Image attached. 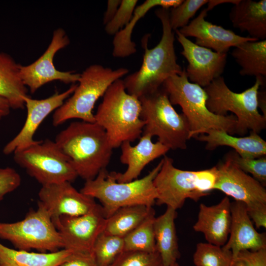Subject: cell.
Wrapping results in <instances>:
<instances>
[{
	"mask_svg": "<svg viewBox=\"0 0 266 266\" xmlns=\"http://www.w3.org/2000/svg\"><path fill=\"white\" fill-rule=\"evenodd\" d=\"M38 195V202L47 210L54 225L62 216L85 214L98 204L94 198L77 191L69 182L41 186Z\"/></svg>",
	"mask_w": 266,
	"mask_h": 266,
	"instance_id": "15",
	"label": "cell"
},
{
	"mask_svg": "<svg viewBox=\"0 0 266 266\" xmlns=\"http://www.w3.org/2000/svg\"><path fill=\"white\" fill-rule=\"evenodd\" d=\"M169 11L161 7L155 11L162 25L161 39L156 46L149 49L148 37L143 38L144 54L141 66L123 80L127 92L138 99L156 92L168 77L180 74L183 71L177 62L174 33L169 23Z\"/></svg>",
	"mask_w": 266,
	"mask_h": 266,
	"instance_id": "2",
	"label": "cell"
},
{
	"mask_svg": "<svg viewBox=\"0 0 266 266\" xmlns=\"http://www.w3.org/2000/svg\"><path fill=\"white\" fill-rule=\"evenodd\" d=\"M227 156L239 169L246 173L251 174L254 178L264 186H266V156L255 159H245L235 151L229 153Z\"/></svg>",
	"mask_w": 266,
	"mask_h": 266,
	"instance_id": "35",
	"label": "cell"
},
{
	"mask_svg": "<svg viewBox=\"0 0 266 266\" xmlns=\"http://www.w3.org/2000/svg\"><path fill=\"white\" fill-rule=\"evenodd\" d=\"M176 210L167 207L166 211L154 221V231L157 251L164 266H170L180 257L175 225Z\"/></svg>",
	"mask_w": 266,
	"mask_h": 266,
	"instance_id": "24",
	"label": "cell"
},
{
	"mask_svg": "<svg viewBox=\"0 0 266 266\" xmlns=\"http://www.w3.org/2000/svg\"><path fill=\"white\" fill-rule=\"evenodd\" d=\"M136 0H122L117 12L111 20L105 25V31L109 35H115L131 20Z\"/></svg>",
	"mask_w": 266,
	"mask_h": 266,
	"instance_id": "36",
	"label": "cell"
},
{
	"mask_svg": "<svg viewBox=\"0 0 266 266\" xmlns=\"http://www.w3.org/2000/svg\"><path fill=\"white\" fill-rule=\"evenodd\" d=\"M175 31L183 48L181 54L188 63L185 71L190 82L204 88L221 76L226 66L227 54L200 46L183 36L178 30Z\"/></svg>",
	"mask_w": 266,
	"mask_h": 266,
	"instance_id": "17",
	"label": "cell"
},
{
	"mask_svg": "<svg viewBox=\"0 0 266 266\" xmlns=\"http://www.w3.org/2000/svg\"><path fill=\"white\" fill-rule=\"evenodd\" d=\"M233 26L247 32L251 37L266 38V0H238L229 14Z\"/></svg>",
	"mask_w": 266,
	"mask_h": 266,
	"instance_id": "23",
	"label": "cell"
},
{
	"mask_svg": "<svg viewBox=\"0 0 266 266\" xmlns=\"http://www.w3.org/2000/svg\"><path fill=\"white\" fill-rule=\"evenodd\" d=\"M120 0H109L107 2L106 10L104 14L103 24L106 25L113 17L121 3Z\"/></svg>",
	"mask_w": 266,
	"mask_h": 266,
	"instance_id": "41",
	"label": "cell"
},
{
	"mask_svg": "<svg viewBox=\"0 0 266 266\" xmlns=\"http://www.w3.org/2000/svg\"><path fill=\"white\" fill-rule=\"evenodd\" d=\"M74 253L66 249L53 252H31L11 249L0 243V266H58Z\"/></svg>",
	"mask_w": 266,
	"mask_h": 266,
	"instance_id": "26",
	"label": "cell"
},
{
	"mask_svg": "<svg viewBox=\"0 0 266 266\" xmlns=\"http://www.w3.org/2000/svg\"><path fill=\"white\" fill-rule=\"evenodd\" d=\"M13 154L15 162L41 186L71 182L78 177L68 158L55 141L37 140Z\"/></svg>",
	"mask_w": 266,
	"mask_h": 266,
	"instance_id": "10",
	"label": "cell"
},
{
	"mask_svg": "<svg viewBox=\"0 0 266 266\" xmlns=\"http://www.w3.org/2000/svg\"><path fill=\"white\" fill-rule=\"evenodd\" d=\"M163 160L146 176L128 182H118L114 171L101 170L97 176L85 181L80 192L101 203L104 216L108 218L119 208L143 204L153 206L157 198L153 181L161 168Z\"/></svg>",
	"mask_w": 266,
	"mask_h": 266,
	"instance_id": "5",
	"label": "cell"
},
{
	"mask_svg": "<svg viewBox=\"0 0 266 266\" xmlns=\"http://www.w3.org/2000/svg\"><path fill=\"white\" fill-rule=\"evenodd\" d=\"M231 213L230 236L223 247L232 252L233 259L243 250L266 249V233H260L254 228L245 204L237 201L232 202Z\"/></svg>",
	"mask_w": 266,
	"mask_h": 266,
	"instance_id": "19",
	"label": "cell"
},
{
	"mask_svg": "<svg viewBox=\"0 0 266 266\" xmlns=\"http://www.w3.org/2000/svg\"><path fill=\"white\" fill-rule=\"evenodd\" d=\"M216 166L217 178L214 190L244 203L247 209L266 204L264 186L239 169L227 155Z\"/></svg>",
	"mask_w": 266,
	"mask_h": 266,
	"instance_id": "14",
	"label": "cell"
},
{
	"mask_svg": "<svg viewBox=\"0 0 266 266\" xmlns=\"http://www.w3.org/2000/svg\"><path fill=\"white\" fill-rule=\"evenodd\" d=\"M232 260L230 250L208 242L197 244L193 256L195 266H231Z\"/></svg>",
	"mask_w": 266,
	"mask_h": 266,
	"instance_id": "31",
	"label": "cell"
},
{
	"mask_svg": "<svg viewBox=\"0 0 266 266\" xmlns=\"http://www.w3.org/2000/svg\"><path fill=\"white\" fill-rule=\"evenodd\" d=\"M69 39L62 28L54 30L50 44L46 50L33 63L20 67V75L24 85L32 94L45 84L56 80L65 84L78 82L80 73L58 70L54 64L56 54L67 46Z\"/></svg>",
	"mask_w": 266,
	"mask_h": 266,
	"instance_id": "12",
	"label": "cell"
},
{
	"mask_svg": "<svg viewBox=\"0 0 266 266\" xmlns=\"http://www.w3.org/2000/svg\"><path fill=\"white\" fill-rule=\"evenodd\" d=\"M266 92H258V104L263 112V116L266 117Z\"/></svg>",
	"mask_w": 266,
	"mask_h": 266,
	"instance_id": "43",
	"label": "cell"
},
{
	"mask_svg": "<svg viewBox=\"0 0 266 266\" xmlns=\"http://www.w3.org/2000/svg\"><path fill=\"white\" fill-rule=\"evenodd\" d=\"M58 266H99L92 254L74 253Z\"/></svg>",
	"mask_w": 266,
	"mask_h": 266,
	"instance_id": "39",
	"label": "cell"
},
{
	"mask_svg": "<svg viewBox=\"0 0 266 266\" xmlns=\"http://www.w3.org/2000/svg\"><path fill=\"white\" fill-rule=\"evenodd\" d=\"M196 138L206 142L207 150L227 146L233 148L240 157L245 159L258 158L266 154V142L258 133L252 131L247 136L234 137L223 130H210Z\"/></svg>",
	"mask_w": 266,
	"mask_h": 266,
	"instance_id": "22",
	"label": "cell"
},
{
	"mask_svg": "<svg viewBox=\"0 0 266 266\" xmlns=\"http://www.w3.org/2000/svg\"><path fill=\"white\" fill-rule=\"evenodd\" d=\"M247 213L256 228H266V204L247 209Z\"/></svg>",
	"mask_w": 266,
	"mask_h": 266,
	"instance_id": "40",
	"label": "cell"
},
{
	"mask_svg": "<svg viewBox=\"0 0 266 266\" xmlns=\"http://www.w3.org/2000/svg\"><path fill=\"white\" fill-rule=\"evenodd\" d=\"M231 266H266V248L240 251L233 259Z\"/></svg>",
	"mask_w": 266,
	"mask_h": 266,
	"instance_id": "37",
	"label": "cell"
},
{
	"mask_svg": "<svg viewBox=\"0 0 266 266\" xmlns=\"http://www.w3.org/2000/svg\"><path fill=\"white\" fill-rule=\"evenodd\" d=\"M238 1V0H210L208 1V5L206 7L207 9L209 10H211L215 6L218 4L225 3H230L233 4L236 3Z\"/></svg>",
	"mask_w": 266,
	"mask_h": 266,
	"instance_id": "44",
	"label": "cell"
},
{
	"mask_svg": "<svg viewBox=\"0 0 266 266\" xmlns=\"http://www.w3.org/2000/svg\"><path fill=\"white\" fill-rule=\"evenodd\" d=\"M152 137L148 134H142L135 146H132L129 141L121 145L120 161L127 166V168L123 173L114 171L117 182H128L136 179L149 163L165 156L169 150L159 141L153 143Z\"/></svg>",
	"mask_w": 266,
	"mask_h": 266,
	"instance_id": "20",
	"label": "cell"
},
{
	"mask_svg": "<svg viewBox=\"0 0 266 266\" xmlns=\"http://www.w3.org/2000/svg\"><path fill=\"white\" fill-rule=\"evenodd\" d=\"M54 141L77 176L85 181L95 178L106 168L112 153L105 130L95 122H72Z\"/></svg>",
	"mask_w": 266,
	"mask_h": 266,
	"instance_id": "1",
	"label": "cell"
},
{
	"mask_svg": "<svg viewBox=\"0 0 266 266\" xmlns=\"http://www.w3.org/2000/svg\"><path fill=\"white\" fill-rule=\"evenodd\" d=\"M140 118L144 123L142 134L157 136L158 141L169 149H185L190 138V128L183 114H179L161 87L139 99Z\"/></svg>",
	"mask_w": 266,
	"mask_h": 266,
	"instance_id": "8",
	"label": "cell"
},
{
	"mask_svg": "<svg viewBox=\"0 0 266 266\" xmlns=\"http://www.w3.org/2000/svg\"><path fill=\"white\" fill-rule=\"evenodd\" d=\"M265 82L264 77H256L252 87L237 93L229 88L221 76L203 88L207 95L206 106L219 116H226L229 111L233 113L237 121L235 133L243 135L250 130L259 134L266 127V117L258 109L259 90Z\"/></svg>",
	"mask_w": 266,
	"mask_h": 266,
	"instance_id": "6",
	"label": "cell"
},
{
	"mask_svg": "<svg viewBox=\"0 0 266 266\" xmlns=\"http://www.w3.org/2000/svg\"><path fill=\"white\" fill-rule=\"evenodd\" d=\"M152 208L143 204L121 207L107 218L103 232L123 238L145 219Z\"/></svg>",
	"mask_w": 266,
	"mask_h": 266,
	"instance_id": "29",
	"label": "cell"
},
{
	"mask_svg": "<svg viewBox=\"0 0 266 266\" xmlns=\"http://www.w3.org/2000/svg\"><path fill=\"white\" fill-rule=\"evenodd\" d=\"M128 72L123 67L112 69L97 64L88 66L80 74L72 95L54 112L53 125L57 127L72 119L95 122L93 109L96 101L111 84Z\"/></svg>",
	"mask_w": 266,
	"mask_h": 266,
	"instance_id": "7",
	"label": "cell"
},
{
	"mask_svg": "<svg viewBox=\"0 0 266 266\" xmlns=\"http://www.w3.org/2000/svg\"><path fill=\"white\" fill-rule=\"evenodd\" d=\"M170 266H180L179 265V264L177 262H176V263L171 265Z\"/></svg>",
	"mask_w": 266,
	"mask_h": 266,
	"instance_id": "45",
	"label": "cell"
},
{
	"mask_svg": "<svg viewBox=\"0 0 266 266\" xmlns=\"http://www.w3.org/2000/svg\"><path fill=\"white\" fill-rule=\"evenodd\" d=\"M155 212L153 208L145 219L124 239V250L145 252L156 251L154 231Z\"/></svg>",
	"mask_w": 266,
	"mask_h": 266,
	"instance_id": "30",
	"label": "cell"
},
{
	"mask_svg": "<svg viewBox=\"0 0 266 266\" xmlns=\"http://www.w3.org/2000/svg\"><path fill=\"white\" fill-rule=\"evenodd\" d=\"M21 178L14 168L0 166V201L20 185Z\"/></svg>",
	"mask_w": 266,
	"mask_h": 266,
	"instance_id": "38",
	"label": "cell"
},
{
	"mask_svg": "<svg viewBox=\"0 0 266 266\" xmlns=\"http://www.w3.org/2000/svg\"><path fill=\"white\" fill-rule=\"evenodd\" d=\"M182 1V0H147L135 7L130 22L124 29L114 35L113 56L117 58H124L136 52L135 44L131 39L133 29L137 21L151 8L160 6L162 8L169 9L178 5Z\"/></svg>",
	"mask_w": 266,
	"mask_h": 266,
	"instance_id": "27",
	"label": "cell"
},
{
	"mask_svg": "<svg viewBox=\"0 0 266 266\" xmlns=\"http://www.w3.org/2000/svg\"><path fill=\"white\" fill-rule=\"evenodd\" d=\"M0 238L11 242L17 250L33 249L53 252L64 249L61 237L47 210L38 201V207L22 220L0 222Z\"/></svg>",
	"mask_w": 266,
	"mask_h": 266,
	"instance_id": "9",
	"label": "cell"
},
{
	"mask_svg": "<svg viewBox=\"0 0 266 266\" xmlns=\"http://www.w3.org/2000/svg\"><path fill=\"white\" fill-rule=\"evenodd\" d=\"M153 183L157 193L156 203L175 210L180 208L186 199L198 201L207 195L201 192L199 170H185L175 167L173 160L166 155Z\"/></svg>",
	"mask_w": 266,
	"mask_h": 266,
	"instance_id": "11",
	"label": "cell"
},
{
	"mask_svg": "<svg viewBox=\"0 0 266 266\" xmlns=\"http://www.w3.org/2000/svg\"><path fill=\"white\" fill-rule=\"evenodd\" d=\"M231 204L227 196L215 205L207 206L200 203L194 230L202 233L208 243L224 246L230 232Z\"/></svg>",
	"mask_w": 266,
	"mask_h": 266,
	"instance_id": "21",
	"label": "cell"
},
{
	"mask_svg": "<svg viewBox=\"0 0 266 266\" xmlns=\"http://www.w3.org/2000/svg\"><path fill=\"white\" fill-rule=\"evenodd\" d=\"M11 109L7 100L0 97V120L8 115Z\"/></svg>",
	"mask_w": 266,
	"mask_h": 266,
	"instance_id": "42",
	"label": "cell"
},
{
	"mask_svg": "<svg viewBox=\"0 0 266 266\" xmlns=\"http://www.w3.org/2000/svg\"><path fill=\"white\" fill-rule=\"evenodd\" d=\"M109 266H164L159 253L124 251Z\"/></svg>",
	"mask_w": 266,
	"mask_h": 266,
	"instance_id": "34",
	"label": "cell"
},
{
	"mask_svg": "<svg viewBox=\"0 0 266 266\" xmlns=\"http://www.w3.org/2000/svg\"><path fill=\"white\" fill-rule=\"evenodd\" d=\"M106 221L101 206L98 204L85 214L61 216L55 226L61 237L64 249L74 253L93 254L95 242L103 232Z\"/></svg>",
	"mask_w": 266,
	"mask_h": 266,
	"instance_id": "13",
	"label": "cell"
},
{
	"mask_svg": "<svg viewBox=\"0 0 266 266\" xmlns=\"http://www.w3.org/2000/svg\"><path fill=\"white\" fill-rule=\"evenodd\" d=\"M162 88L172 105H178L186 118L190 128V138L206 134L210 130H220L235 134L236 117L233 114L219 116L206 106L207 95L203 88L190 82L185 69L180 74L168 77Z\"/></svg>",
	"mask_w": 266,
	"mask_h": 266,
	"instance_id": "4",
	"label": "cell"
},
{
	"mask_svg": "<svg viewBox=\"0 0 266 266\" xmlns=\"http://www.w3.org/2000/svg\"><path fill=\"white\" fill-rule=\"evenodd\" d=\"M208 11L206 8L203 9L189 24L179 29V32L187 38L195 37L196 44L220 53L227 54L230 48L244 42L259 40L251 37L240 36L230 30L206 21L205 17Z\"/></svg>",
	"mask_w": 266,
	"mask_h": 266,
	"instance_id": "18",
	"label": "cell"
},
{
	"mask_svg": "<svg viewBox=\"0 0 266 266\" xmlns=\"http://www.w3.org/2000/svg\"><path fill=\"white\" fill-rule=\"evenodd\" d=\"M141 109L139 99L127 92L123 80H116L108 88L94 118L105 130L113 149L140 138L144 126Z\"/></svg>",
	"mask_w": 266,
	"mask_h": 266,
	"instance_id": "3",
	"label": "cell"
},
{
	"mask_svg": "<svg viewBox=\"0 0 266 266\" xmlns=\"http://www.w3.org/2000/svg\"><path fill=\"white\" fill-rule=\"evenodd\" d=\"M77 85H72L67 90L57 92L44 99H33L26 96L23 98L27 109V117L23 126L18 134L3 148L5 155L13 154L35 143L34 133L43 120L52 112L60 107L73 93Z\"/></svg>",
	"mask_w": 266,
	"mask_h": 266,
	"instance_id": "16",
	"label": "cell"
},
{
	"mask_svg": "<svg viewBox=\"0 0 266 266\" xmlns=\"http://www.w3.org/2000/svg\"><path fill=\"white\" fill-rule=\"evenodd\" d=\"M231 55L241 75L266 76V40L246 41L234 47Z\"/></svg>",
	"mask_w": 266,
	"mask_h": 266,
	"instance_id": "28",
	"label": "cell"
},
{
	"mask_svg": "<svg viewBox=\"0 0 266 266\" xmlns=\"http://www.w3.org/2000/svg\"><path fill=\"white\" fill-rule=\"evenodd\" d=\"M124 250L123 237L102 232L95 242L93 255L99 266H109Z\"/></svg>",
	"mask_w": 266,
	"mask_h": 266,
	"instance_id": "32",
	"label": "cell"
},
{
	"mask_svg": "<svg viewBox=\"0 0 266 266\" xmlns=\"http://www.w3.org/2000/svg\"><path fill=\"white\" fill-rule=\"evenodd\" d=\"M207 0H182L178 5L172 7L169 11V20L172 30L181 29L188 24L189 20L203 5L207 3Z\"/></svg>",
	"mask_w": 266,
	"mask_h": 266,
	"instance_id": "33",
	"label": "cell"
},
{
	"mask_svg": "<svg viewBox=\"0 0 266 266\" xmlns=\"http://www.w3.org/2000/svg\"><path fill=\"white\" fill-rule=\"evenodd\" d=\"M20 66L9 54L0 52V97L7 100L13 109H23V98L28 95L20 75Z\"/></svg>",
	"mask_w": 266,
	"mask_h": 266,
	"instance_id": "25",
	"label": "cell"
}]
</instances>
